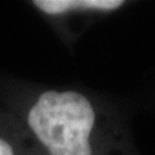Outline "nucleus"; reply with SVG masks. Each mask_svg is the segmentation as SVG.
<instances>
[{
  "instance_id": "nucleus-1",
  "label": "nucleus",
  "mask_w": 155,
  "mask_h": 155,
  "mask_svg": "<svg viewBox=\"0 0 155 155\" xmlns=\"http://www.w3.org/2000/svg\"><path fill=\"white\" fill-rule=\"evenodd\" d=\"M27 125L47 155H127L120 137L100 140L116 130L75 91H44L28 109Z\"/></svg>"
},
{
  "instance_id": "nucleus-2",
  "label": "nucleus",
  "mask_w": 155,
  "mask_h": 155,
  "mask_svg": "<svg viewBox=\"0 0 155 155\" xmlns=\"http://www.w3.org/2000/svg\"><path fill=\"white\" fill-rule=\"evenodd\" d=\"M34 7L48 16H62L71 12H114L122 8V0H35Z\"/></svg>"
},
{
  "instance_id": "nucleus-3",
  "label": "nucleus",
  "mask_w": 155,
  "mask_h": 155,
  "mask_svg": "<svg viewBox=\"0 0 155 155\" xmlns=\"http://www.w3.org/2000/svg\"><path fill=\"white\" fill-rule=\"evenodd\" d=\"M0 155H16L11 143L0 137Z\"/></svg>"
}]
</instances>
